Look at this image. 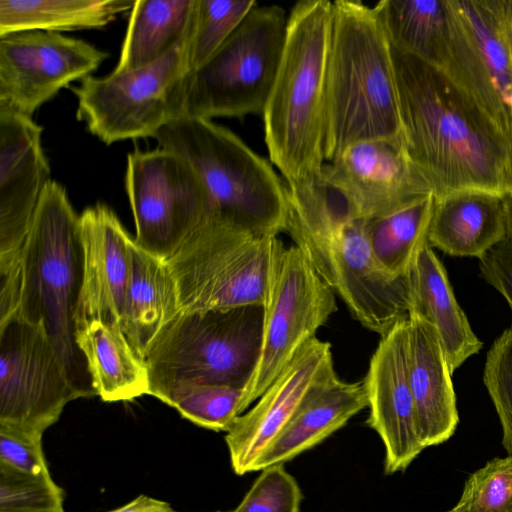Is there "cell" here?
Returning <instances> with one entry per match:
<instances>
[{"label": "cell", "instance_id": "1", "mask_svg": "<svg viewBox=\"0 0 512 512\" xmlns=\"http://www.w3.org/2000/svg\"><path fill=\"white\" fill-rule=\"evenodd\" d=\"M404 149L435 197L461 189L512 193L511 146L455 82L391 46Z\"/></svg>", "mask_w": 512, "mask_h": 512}, {"label": "cell", "instance_id": "2", "mask_svg": "<svg viewBox=\"0 0 512 512\" xmlns=\"http://www.w3.org/2000/svg\"><path fill=\"white\" fill-rule=\"evenodd\" d=\"M286 193L285 232L354 318L380 336L407 318V277H393L378 265L365 220L356 216L344 195L322 174L301 184H286Z\"/></svg>", "mask_w": 512, "mask_h": 512}, {"label": "cell", "instance_id": "3", "mask_svg": "<svg viewBox=\"0 0 512 512\" xmlns=\"http://www.w3.org/2000/svg\"><path fill=\"white\" fill-rule=\"evenodd\" d=\"M332 17L329 0H301L293 5L279 69L262 114L269 160L289 185L319 178L326 164Z\"/></svg>", "mask_w": 512, "mask_h": 512}, {"label": "cell", "instance_id": "4", "mask_svg": "<svg viewBox=\"0 0 512 512\" xmlns=\"http://www.w3.org/2000/svg\"><path fill=\"white\" fill-rule=\"evenodd\" d=\"M333 2L327 69L325 158L370 140L403 144L391 45L372 7Z\"/></svg>", "mask_w": 512, "mask_h": 512}, {"label": "cell", "instance_id": "5", "mask_svg": "<svg viewBox=\"0 0 512 512\" xmlns=\"http://www.w3.org/2000/svg\"><path fill=\"white\" fill-rule=\"evenodd\" d=\"M17 314L40 325L53 344L79 398L96 396L87 362L77 344V315L84 277L78 215L58 182L40 198L21 254Z\"/></svg>", "mask_w": 512, "mask_h": 512}, {"label": "cell", "instance_id": "6", "mask_svg": "<svg viewBox=\"0 0 512 512\" xmlns=\"http://www.w3.org/2000/svg\"><path fill=\"white\" fill-rule=\"evenodd\" d=\"M153 138L159 147L186 160L200 177L207 194L202 222L230 226L256 236L285 232V181L271 162L232 131L212 120L182 115Z\"/></svg>", "mask_w": 512, "mask_h": 512}, {"label": "cell", "instance_id": "7", "mask_svg": "<svg viewBox=\"0 0 512 512\" xmlns=\"http://www.w3.org/2000/svg\"><path fill=\"white\" fill-rule=\"evenodd\" d=\"M263 313L262 305L181 311L144 358L149 395L161 400L190 384L245 389L260 357Z\"/></svg>", "mask_w": 512, "mask_h": 512}, {"label": "cell", "instance_id": "8", "mask_svg": "<svg viewBox=\"0 0 512 512\" xmlns=\"http://www.w3.org/2000/svg\"><path fill=\"white\" fill-rule=\"evenodd\" d=\"M288 14L255 5L231 36L190 71L183 115L212 120L263 114L279 69Z\"/></svg>", "mask_w": 512, "mask_h": 512}, {"label": "cell", "instance_id": "9", "mask_svg": "<svg viewBox=\"0 0 512 512\" xmlns=\"http://www.w3.org/2000/svg\"><path fill=\"white\" fill-rule=\"evenodd\" d=\"M194 18V16H193ZM187 34L157 61L133 70L87 76L71 91L77 119L103 143L154 137L183 115L186 83L191 71Z\"/></svg>", "mask_w": 512, "mask_h": 512}, {"label": "cell", "instance_id": "10", "mask_svg": "<svg viewBox=\"0 0 512 512\" xmlns=\"http://www.w3.org/2000/svg\"><path fill=\"white\" fill-rule=\"evenodd\" d=\"M275 237L202 222L166 261L181 311L263 306Z\"/></svg>", "mask_w": 512, "mask_h": 512}, {"label": "cell", "instance_id": "11", "mask_svg": "<svg viewBox=\"0 0 512 512\" xmlns=\"http://www.w3.org/2000/svg\"><path fill=\"white\" fill-rule=\"evenodd\" d=\"M337 310L335 292L303 252L275 237L263 304V336L257 367L244 389L242 413L269 387L296 353L316 337Z\"/></svg>", "mask_w": 512, "mask_h": 512}, {"label": "cell", "instance_id": "12", "mask_svg": "<svg viewBox=\"0 0 512 512\" xmlns=\"http://www.w3.org/2000/svg\"><path fill=\"white\" fill-rule=\"evenodd\" d=\"M124 185L135 244L167 261L206 215L207 194L200 177L172 151L136 149L127 156Z\"/></svg>", "mask_w": 512, "mask_h": 512}, {"label": "cell", "instance_id": "13", "mask_svg": "<svg viewBox=\"0 0 512 512\" xmlns=\"http://www.w3.org/2000/svg\"><path fill=\"white\" fill-rule=\"evenodd\" d=\"M79 398L44 328L15 313L0 322V425L42 438Z\"/></svg>", "mask_w": 512, "mask_h": 512}, {"label": "cell", "instance_id": "14", "mask_svg": "<svg viewBox=\"0 0 512 512\" xmlns=\"http://www.w3.org/2000/svg\"><path fill=\"white\" fill-rule=\"evenodd\" d=\"M109 54L83 39L32 30L0 37V106L30 116Z\"/></svg>", "mask_w": 512, "mask_h": 512}, {"label": "cell", "instance_id": "15", "mask_svg": "<svg viewBox=\"0 0 512 512\" xmlns=\"http://www.w3.org/2000/svg\"><path fill=\"white\" fill-rule=\"evenodd\" d=\"M42 127L0 106V271L21 261L34 215L50 179Z\"/></svg>", "mask_w": 512, "mask_h": 512}, {"label": "cell", "instance_id": "16", "mask_svg": "<svg viewBox=\"0 0 512 512\" xmlns=\"http://www.w3.org/2000/svg\"><path fill=\"white\" fill-rule=\"evenodd\" d=\"M322 177L344 195L363 220L389 214L433 194L404 145L395 141L353 144L324 165Z\"/></svg>", "mask_w": 512, "mask_h": 512}, {"label": "cell", "instance_id": "17", "mask_svg": "<svg viewBox=\"0 0 512 512\" xmlns=\"http://www.w3.org/2000/svg\"><path fill=\"white\" fill-rule=\"evenodd\" d=\"M408 343L407 317L381 336L363 380L367 424L384 444L386 474L405 471L425 449L409 381Z\"/></svg>", "mask_w": 512, "mask_h": 512}, {"label": "cell", "instance_id": "18", "mask_svg": "<svg viewBox=\"0 0 512 512\" xmlns=\"http://www.w3.org/2000/svg\"><path fill=\"white\" fill-rule=\"evenodd\" d=\"M335 373L331 345L317 337L308 341L259 397L226 431L233 471H255L262 455L273 444L308 392Z\"/></svg>", "mask_w": 512, "mask_h": 512}, {"label": "cell", "instance_id": "19", "mask_svg": "<svg viewBox=\"0 0 512 512\" xmlns=\"http://www.w3.org/2000/svg\"><path fill=\"white\" fill-rule=\"evenodd\" d=\"M80 232L84 277L77 330L94 320L122 328L133 238L103 203L83 210Z\"/></svg>", "mask_w": 512, "mask_h": 512}, {"label": "cell", "instance_id": "20", "mask_svg": "<svg viewBox=\"0 0 512 512\" xmlns=\"http://www.w3.org/2000/svg\"><path fill=\"white\" fill-rule=\"evenodd\" d=\"M372 8L393 48L462 85L469 41L453 0H382Z\"/></svg>", "mask_w": 512, "mask_h": 512}, {"label": "cell", "instance_id": "21", "mask_svg": "<svg viewBox=\"0 0 512 512\" xmlns=\"http://www.w3.org/2000/svg\"><path fill=\"white\" fill-rule=\"evenodd\" d=\"M408 370L425 448L449 440L459 423L451 373L435 328L409 313Z\"/></svg>", "mask_w": 512, "mask_h": 512}, {"label": "cell", "instance_id": "22", "mask_svg": "<svg viewBox=\"0 0 512 512\" xmlns=\"http://www.w3.org/2000/svg\"><path fill=\"white\" fill-rule=\"evenodd\" d=\"M508 237L505 196L461 189L435 197L427 242L445 254L481 259Z\"/></svg>", "mask_w": 512, "mask_h": 512}, {"label": "cell", "instance_id": "23", "mask_svg": "<svg viewBox=\"0 0 512 512\" xmlns=\"http://www.w3.org/2000/svg\"><path fill=\"white\" fill-rule=\"evenodd\" d=\"M368 406L364 381L345 382L336 373L317 383L256 464L255 471L284 464L321 443Z\"/></svg>", "mask_w": 512, "mask_h": 512}, {"label": "cell", "instance_id": "24", "mask_svg": "<svg viewBox=\"0 0 512 512\" xmlns=\"http://www.w3.org/2000/svg\"><path fill=\"white\" fill-rule=\"evenodd\" d=\"M410 310L436 330L451 374L483 343L472 331L459 306L442 262L425 242L418 250L407 275Z\"/></svg>", "mask_w": 512, "mask_h": 512}, {"label": "cell", "instance_id": "25", "mask_svg": "<svg viewBox=\"0 0 512 512\" xmlns=\"http://www.w3.org/2000/svg\"><path fill=\"white\" fill-rule=\"evenodd\" d=\"M131 267L122 330L144 359L161 331L181 312L178 289L166 261L130 247Z\"/></svg>", "mask_w": 512, "mask_h": 512}, {"label": "cell", "instance_id": "26", "mask_svg": "<svg viewBox=\"0 0 512 512\" xmlns=\"http://www.w3.org/2000/svg\"><path fill=\"white\" fill-rule=\"evenodd\" d=\"M77 344L87 362L93 387L103 401H130L149 395L147 365L120 326L94 320L77 330Z\"/></svg>", "mask_w": 512, "mask_h": 512}, {"label": "cell", "instance_id": "27", "mask_svg": "<svg viewBox=\"0 0 512 512\" xmlns=\"http://www.w3.org/2000/svg\"><path fill=\"white\" fill-rule=\"evenodd\" d=\"M196 0H135L115 71L151 64L187 34Z\"/></svg>", "mask_w": 512, "mask_h": 512}, {"label": "cell", "instance_id": "28", "mask_svg": "<svg viewBox=\"0 0 512 512\" xmlns=\"http://www.w3.org/2000/svg\"><path fill=\"white\" fill-rule=\"evenodd\" d=\"M135 0H0V37L23 31L100 29Z\"/></svg>", "mask_w": 512, "mask_h": 512}, {"label": "cell", "instance_id": "29", "mask_svg": "<svg viewBox=\"0 0 512 512\" xmlns=\"http://www.w3.org/2000/svg\"><path fill=\"white\" fill-rule=\"evenodd\" d=\"M512 124V24L502 0H453Z\"/></svg>", "mask_w": 512, "mask_h": 512}, {"label": "cell", "instance_id": "30", "mask_svg": "<svg viewBox=\"0 0 512 512\" xmlns=\"http://www.w3.org/2000/svg\"><path fill=\"white\" fill-rule=\"evenodd\" d=\"M435 196L365 220L367 239L378 265L393 277H407L419 248L427 242Z\"/></svg>", "mask_w": 512, "mask_h": 512}, {"label": "cell", "instance_id": "31", "mask_svg": "<svg viewBox=\"0 0 512 512\" xmlns=\"http://www.w3.org/2000/svg\"><path fill=\"white\" fill-rule=\"evenodd\" d=\"M243 392L227 385L190 384L172 389L161 401L198 426L226 432L243 414Z\"/></svg>", "mask_w": 512, "mask_h": 512}, {"label": "cell", "instance_id": "32", "mask_svg": "<svg viewBox=\"0 0 512 512\" xmlns=\"http://www.w3.org/2000/svg\"><path fill=\"white\" fill-rule=\"evenodd\" d=\"M256 4L254 0H196L189 47L191 70L216 52Z\"/></svg>", "mask_w": 512, "mask_h": 512}, {"label": "cell", "instance_id": "33", "mask_svg": "<svg viewBox=\"0 0 512 512\" xmlns=\"http://www.w3.org/2000/svg\"><path fill=\"white\" fill-rule=\"evenodd\" d=\"M63 490L48 475L0 462V512H65Z\"/></svg>", "mask_w": 512, "mask_h": 512}, {"label": "cell", "instance_id": "34", "mask_svg": "<svg viewBox=\"0 0 512 512\" xmlns=\"http://www.w3.org/2000/svg\"><path fill=\"white\" fill-rule=\"evenodd\" d=\"M455 512H512V456L496 457L465 481Z\"/></svg>", "mask_w": 512, "mask_h": 512}, {"label": "cell", "instance_id": "35", "mask_svg": "<svg viewBox=\"0 0 512 512\" xmlns=\"http://www.w3.org/2000/svg\"><path fill=\"white\" fill-rule=\"evenodd\" d=\"M483 382L502 428V445L512 456V324L487 352Z\"/></svg>", "mask_w": 512, "mask_h": 512}, {"label": "cell", "instance_id": "36", "mask_svg": "<svg viewBox=\"0 0 512 512\" xmlns=\"http://www.w3.org/2000/svg\"><path fill=\"white\" fill-rule=\"evenodd\" d=\"M232 512H299L302 493L283 464L268 466Z\"/></svg>", "mask_w": 512, "mask_h": 512}, {"label": "cell", "instance_id": "37", "mask_svg": "<svg viewBox=\"0 0 512 512\" xmlns=\"http://www.w3.org/2000/svg\"><path fill=\"white\" fill-rule=\"evenodd\" d=\"M0 462L34 475H48L42 438L0 425Z\"/></svg>", "mask_w": 512, "mask_h": 512}, {"label": "cell", "instance_id": "38", "mask_svg": "<svg viewBox=\"0 0 512 512\" xmlns=\"http://www.w3.org/2000/svg\"><path fill=\"white\" fill-rule=\"evenodd\" d=\"M479 260L481 276L503 296L512 312V241L506 238Z\"/></svg>", "mask_w": 512, "mask_h": 512}, {"label": "cell", "instance_id": "39", "mask_svg": "<svg viewBox=\"0 0 512 512\" xmlns=\"http://www.w3.org/2000/svg\"><path fill=\"white\" fill-rule=\"evenodd\" d=\"M110 512H178L165 501L140 495L128 504Z\"/></svg>", "mask_w": 512, "mask_h": 512}, {"label": "cell", "instance_id": "40", "mask_svg": "<svg viewBox=\"0 0 512 512\" xmlns=\"http://www.w3.org/2000/svg\"><path fill=\"white\" fill-rule=\"evenodd\" d=\"M507 207L508 239L512 241V193L505 195Z\"/></svg>", "mask_w": 512, "mask_h": 512}, {"label": "cell", "instance_id": "41", "mask_svg": "<svg viewBox=\"0 0 512 512\" xmlns=\"http://www.w3.org/2000/svg\"><path fill=\"white\" fill-rule=\"evenodd\" d=\"M511 168H512V152H511Z\"/></svg>", "mask_w": 512, "mask_h": 512}, {"label": "cell", "instance_id": "42", "mask_svg": "<svg viewBox=\"0 0 512 512\" xmlns=\"http://www.w3.org/2000/svg\"><path fill=\"white\" fill-rule=\"evenodd\" d=\"M446 512H455L453 509L449 510V511H446Z\"/></svg>", "mask_w": 512, "mask_h": 512}]
</instances>
